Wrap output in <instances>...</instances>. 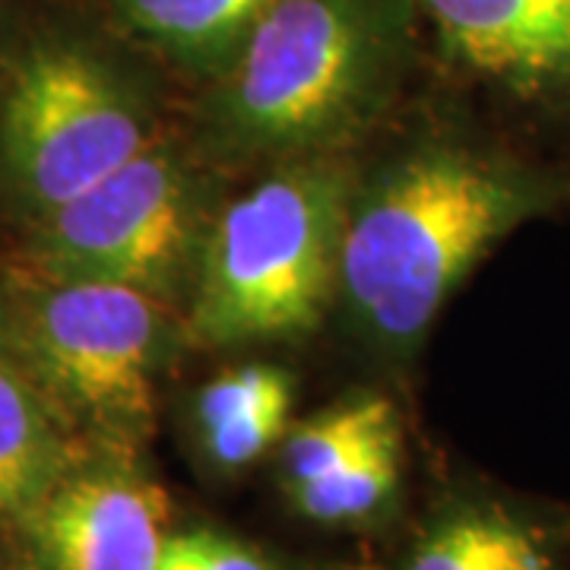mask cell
Returning <instances> with one entry per match:
<instances>
[{
	"label": "cell",
	"instance_id": "5bb4252c",
	"mask_svg": "<svg viewBox=\"0 0 570 570\" xmlns=\"http://www.w3.org/2000/svg\"><path fill=\"white\" fill-rule=\"evenodd\" d=\"M288 409H292V381H285L283 387H276L273 393H266L261 403H254L238 419L206 431V448L213 453V460L223 466L254 463L261 453H266L283 438Z\"/></svg>",
	"mask_w": 570,
	"mask_h": 570
},
{
	"label": "cell",
	"instance_id": "7c38bea8",
	"mask_svg": "<svg viewBox=\"0 0 570 570\" xmlns=\"http://www.w3.org/2000/svg\"><path fill=\"white\" fill-rule=\"evenodd\" d=\"M390 434H400V425H396V409L384 396H362L311 419L285 441L283 472L288 489L305 485L330 469L343 466Z\"/></svg>",
	"mask_w": 570,
	"mask_h": 570
},
{
	"label": "cell",
	"instance_id": "30bf717a",
	"mask_svg": "<svg viewBox=\"0 0 570 570\" xmlns=\"http://www.w3.org/2000/svg\"><path fill=\"white\" fill-rule=\"evenodd\" d=\"M67 472V441L51 409L0 362V520H26Z\"/></svg>",
	"mask_w": 570,
	"mask_h": 570
},
{
	"label": "cell",
	"instance_id": "8992f818",
	"mask_svg": "<svg viewBox=\"0 0 570 570\" xmlns=\"http://www.w3.org/2000/svg\"><path fill=\"white\" fill-rule=\"evenodd\" d=\"M29 343L41 377L82 412L118 428L153 415L159 321L140 288L61 279L32 311Z\"/></svg>",
	"mask_w": 570,
	"mask_h": 570
},
{
	"label": "cell",
	"instance_id": "4fadbf2b",
	"mask_svg": "<svg viewBox=\"0 0 570 570\" xmlns=\"http://www.w3.org/2000/svg\"><path fill=\"white\" fill-rule=\"evenodd\" d=\"M396 479H400V434H390L343 466L330 469L305 485H295L292 498L311 520L321 523L358 520L387 501L390 491L396 489Z\"/></svg>",
	"mask_w": 570,
	"mask_h": 570
},
{
	"label": "cell",
	"instance_id": "8fae6325",
	"mask_svg": "<svg viewBox=\"0 0 570 570\" xmlns=\"http://www.w3.org/2000/svg\"><path fill=\"white\" fill-rule=\"evenodd\" d=\"M276 0H118L124 22L146 41L197 67L232 63Z\"/></svg>",
	"mask_w": 570,
	"mask_h": 570
},
{
	"label": "cell",
	"instance_id": "52a82bcc",
	"mask_svg": "<svg viewBox=\"0 0 570 570\" xmlns=\"http://www.w3.org/2000/svg\"><path fill=\"white\" fill-rule=\"evenodd\" d=\"M460 80L570 142V0H419Z\"/></svg>",
	"mask_w": 570,
	"mask_h": 570
},
{
	"label": "cell",
	"instance_id": "7a4b0ae2",
	"mask_svg": "<svg viewBox=\"0 0 570 570\" xmlns=\"http://www.w3.org/2000/svg\"><path fill=\"white\" fill-rule=\"evenodd\" d=\"M406 0H276L228 63L216 118L257 149L343 137L381 99L406 41Z\"/></svg>",
	"mask_w": 570,
	"mask_h": 570
},
{
	"label": "cell",
	"instance_id": "9c48e42d",
	"mask_svg": "<svg viewBox=\"0 0 570 570\" xmlns=\"http://www.w3.org/2000/svg\"><path fill=\"white\" fill-rule=\"evenodd\" d=\"M409 570H561L558 532L501 501L450 510L415 549Z\"/></svg>",
	"mask_w": 570,
	"mask_h": 570
},
{
	"label": "cell",
	"instance_id": "ba28073f",
	"mask_svg": "<svg viewBox=\"0 0 570 570\" xmlns=\"http://www.w3.org/2000/svg\"><path fill=\"white\" fill-rule=\"evenodd\" d=\"M168 501L121 469L67 472L22 523L36 570H156Z\"/></svg>",
	"mask_w": 570,
	"mask_h": 570
},
{
	"label": "cell",
	"instance_id": "3957f363",
	"mask_svg": "<svg viewBox=\"0 0 570 570\" xmlns=\"http://www.w3.org/2000/svg\"><path fill=\"white\" fill-rule=\"evenodd\" d=\"M346 184L302 165L225 209L204 254L194 336L209 346L279 340L317 324L346 232Z\"/></svg>",
	"mask_w": 570,
	"mask_h": 570
},
{
	"label": "cell",
	"instance_id": "5b68a950",
	"mask_svg": "<svg viewBox=\"0 0 570 570\" xmlns=\"http://www.w3.org/2000/svg\"><path fill=\"white\" fill-rule=\"evenodd\" d=\"M190 228L187 181L175 156L146 142L140 153L48 213L41 266L61 279H92L163 292L181 266Z\"/></svg>",
	"mask_w": 570,
	"mask_h": 570
},
{
	"label": "cell",
	"instance_id": "2e32d148",
	"mask_svg": "<svg viewBox=\"0 0 570 570\" xmlns=\"http://www.w3.org/2000/svg\"><path fill=\"white\" fill-rule=\"evenodd\" d=\"M285 377L283 371L276 367H242V371H228L223 377H216L213 384H206L200 393V403H197V415H200V425L206 431L225 425L232 419H238L242 412L261 403L266 393H273L276 387H283Z\"/></svg>",
	"mask_w": 570,
	"mask_h": 570
},
{
	"label": "cell",
	"instance_id": "9a60e30c",
	"mask_svg": "<svg viewBox=\"0 0 570 570\" xmlns=\"http://www.w3.org/2000/svg\"><path fill=\"white\" fill-rule=\"evenodd\" d=\"M156 570H269V564L235 539L194 530L165 535Z\"/></svg>",
	"mask_w": 570,
	"mask_h": 570
},
{
	"label": "cell",
	"instance_id": "6da1fadb",
	"mask_svg": "<svg viewBox=\"0 0 570 570\" xmlns=\"http://www.w3.org/2000/svg\"><path fill=\"white\" fill-rule=\"evenodd\" d=\"M568 206L570 168L450 130L412 149L348 213L340 283L374 336L412 348L494 247Z\"/></svg>",
	"mask_w": 570,
	"mask_h": 570
},
{
	"label": "cell",
	"instance_id": "277c9868",
	"mask_svg": "<svg viewBox=\"0 0 570 570\" xmlns=\"http://www.w3.org/2000/svg\"><path fill=\"white\" fill-rule=\"evenodd\" d=\"M0 142L22 197L48 216L130 163L149 137L134 99L92 55L41 45L10 86Z\"/></svg>",
	"mask_w": 570,
	"mask_h": 570
}]
</instances>
